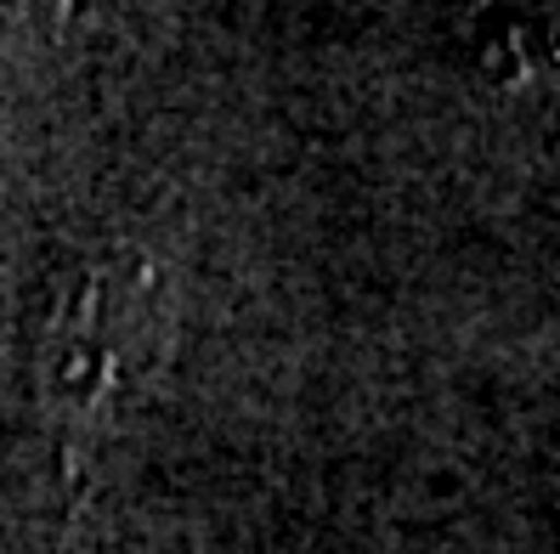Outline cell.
<instances>
[{
  "mask_svg": "<svg viewBox=\"0 0 560 554\" xmlns=\"http://www.w3.org/2000/svg\"><path fill=\"white\" fill-rule=\"evenodd\" d=\"M171 345V288L159 283L148 255H96L62 278L35 351L40 413L62 447L69 475L114 431L119 402L159 374Z\"/></svg>",
  "mask_w": 560,
  "mask_h": 554,
  "instance_id": "1",
  "label": "cell"
}]
</instances>
